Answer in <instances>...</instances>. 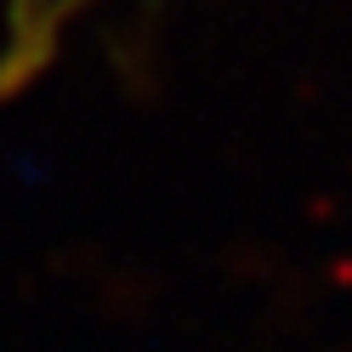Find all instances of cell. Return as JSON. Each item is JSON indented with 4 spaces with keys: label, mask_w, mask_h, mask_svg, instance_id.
I'll list each match as a JSON object with an SVG mask.
<instances>
[{
    "label": "cell",
    "mask_w": 352,
    "mask_h": 352,
    "mask_svg": "<svg viewBox=\"0 0 352 352\" xmlns=\"http://www.w3.org/2000/svg\"><path fill=\"white\" fill-rule=\"evenodd\" d=\"M102 0H0V97L29 91Z\"/></svg>",
    "instance_id": "1"
}]
</instances>
